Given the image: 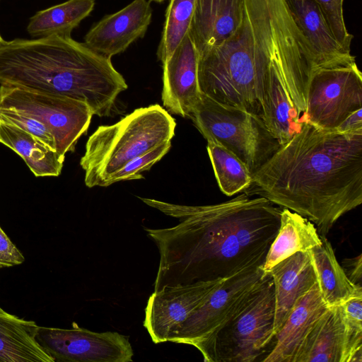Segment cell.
I'll return each instance as SVG.
<instances>
[{"label": "cell", "mask_w": 362, "mask_h": 362, "mask_svg": "<svg viewBox=\"0 0 362 362\" xmlns=\"http://www.w3.org/2000/svg\"><path fill=\"white\" fill-rule=\"evenodd\" d=\"M243 17V0H196L188 34L198 54L230 38Z\"/></svg>", "instance_id": "cell-16"}, {"label": "cell", "mask_w": 362, "mask_h": 362, "mask_svg": "<svg viewBox=\"0 0 362 362\" xmlns=\"http://www.w3.org/2000/svg\"><path fill=\"white\" fill-rule=\"evenodd\" d=\"M206 149L218 187L223 194L230 197L250 187L252 175L239 158L214 141H207Z\"/></svg>", "instance_id": "cell-26"}, {"label": "cell", "mask_w": 362, "mask_h": 362, "mask_svg": "<svg viewBox=\"0 0 362 362\" xmlns=\"http://www.w3.org/2000/svg\"><path fill=\"white\" fill-rule=\"evenodd\" d=\"M267 272L272 278L274 287L275 336L298 300L317 283V278L308 251L293 254Z\"/></svg>", "instance_id": "cell-19"}, {"label": "cell", "mask_w": 362, "mask_h": 362, "mask_svg": "<svg viewBox=\"0 0 362 362\" xmlns=\"http://www.w3.org/2000/svg\"><path fill=\"white\" fill-rule=\"evenodd\" d=\"M0 142L19 155L36 177L60 175L64 158L30 134L0 122Z\"/></svg>", "instance_id": "cell-23"}, {"label": "cell", "mask_w": 362, "mask_h": 362, "mask_svg": "<svg viewBox=\"0 0 362 362\" xmlns=\"http://www.w3.org/2000/svg\"><path fill=\"white\" fill-rule=\"evenodd\" d=\"M25 257L0 227V268L22 264Z\"/></svg>", "instance_id": "cell-31"}, {"label": "cell", "mask_w": 362, "mask_h": 362, "mask_svg": "<svg viewBox=\"0 0 362 362\" xmlns=\"http://www.w3.org/2000/svg\"><path fill=\"white\" fill-rule=\"evenodd\" d=\"M264 124L281 146L299 132L303 125L287 90L281 66L274 69L270 78Z\"/></svg>", "instance_id": "cell-24"}, {"label": "cell", "mask_w": 362, "mask_h": 362, "mask_svg": "<svg viewBox=\"0 0 362 362\" xmlns=\"http://www.w3.org/2000/svg\"><path fill=\"white\" fill-rule=\"evenodd\" d=\"M317 61L286 0H243V17L226 41L199 54L202 93L264 122L273 71H285L288 92L307 86Z\"/></svg>", "instance_id": "cell-2"}, {"label": "cell", "mask_w": 362, "mask_h": 362, "mask_svg": "<svg viewBox=\"0 0 362 362\" xmlns=\"http://www.w3.org/2000/svg\"><path fill=\"white\" fill-rule=\"evenodd\" d=\"M188 118L207 141L216 142L234 154L252 175L281 146L260 118L222 105L203 93Z\"/></svg>", "instance_id": "cell-7"}, {"label": "cell", "mask_w": 362, "mask_h": 362, "mask_svg": "<svg viewBox=\"0 0 362 362\" xmlns=\"http://www.w3.org/2000/svg\"><path fill=\"white\" fill-rule=\"evenodd\" d=\"M196 0H170L157 50L162 64L170 56L188 33Z\"/></svg>", "instance_id": "cell-27"}, {"label": "cell", "mask_w": 362, "mask_h": 362, "mask_svg": "<svg viewBox=\"0 0 362 362\" xmlns=\"http://www.w3.org/2000/svg\"><path fill=\"white\" fill-rule=\"evenodd\" d=\"M223 279L167 287L149 296L144 327L155 344L168 341L178 327L202 305Z\"/></svg>", "instance_id": "cell-13"}, {"label": "cell", "mask_w": 362, "mask_h": 362, "mask_svg": "<svg viewBox=\"0 0 362 362\" xmlns=\"http://www.w3.org/2000/svg\"><path fill=\"white\" fill-rule=\"evenodd\" d=\"M37 328L0 308V362H54L35 339Z\"/></svg>", "instance_id": "cell-20"}, {"label": "cell", "mask_w": 362, "mask_h": 362, "mask_svg": "<svg viewBox=\"0 0 362 362\" xmlns=\"http://www.w3.org/2000/svg\"><path fill=\"white\" fill-rule=\"evenodd\" d=\"M362 109V74L356 62L321 67L310 77L302 124L335 130L353 112Z\"/></svg>", "instance_id": "cell-9"}, {"label": "cell", "mask_w": 362, "mask_h": 362, "mask_svg": "<svg viewBox=\"0 0 362 362\" xmlns=\"http://www.w3.org/2000/svg\"><path fill=\"white\" fill-rule=\"evenodd\" d=\"M176 123L158 104L137 108L117 122L102 125L89 136L80 165L88 187H107L125 164L171 141Z\"/></svg>", "instance_id": "cell-5"}, {"label": "cell", "mask_w": 362, "mask_h": 362, "mask_svg": "<svg viewBox=\"0 0 362 362\" xmlns=\"http://www.w3.org/2000/svg\"><path fill=\"white\" fill-rule=\"evenodd\" d=\"M0 122L18 127L56 151L53 135L43 124L36 119L13 110L0 108Z\"/></svg>", "instance_id": "cell-30"}, {"label": "cell", "mask_w": 362, "mask_h": 362, "mask_svg": "<svg viewBox=\"0 0 362 362\" xmlns=\"http://www.w3.org/2000/svg\"><path fill=\"white\" fill-rule=\"evenodd\" d=\"M267 272L251 267L226 277L168 341L192 345L202 341L228 320L261 284Z\"/></svg>", "instance_id": "cell-10"}, {"label": "cell", "mask_w": 362, "mask_h": 362, "mask_svg": "<svg viewBox=\"0 0 362 362\" xmlns=\"http://www.w3.org/2000/svg\"><path fill=\"white\" fill-rule=\"evenodd\" d=\"M6 42V41H5L0 35V48L5 44Z\"/></svg>", "instance_id": "cell-35"}, {"label": "cell", "mask_w": 362, "mask_h": 362, "mask_svg": "<svg viewBox=\"0 0 362 362\" xmlns=\"http://www.w3.org/2000/svg\"><path fill=\"white\" fill-rule=\"evenodd\" d=\"M243 193L211 205L188 206L139 197L177 218L175 226L144 228L159 252L153 292L224 279L263 265L280 226L281 207Z\"/></svg>", "instance_id": "cell-1"}, {"label": "cell", "mask_w": 362, "mask_h": 362, "mask_svg": "<svg viewBox=\"0 0 362 362\" xmlns=\"http://www.w3.org/2000/svg\"><path fill=\"white\" fill-rule=\"evenodd\" d=\"M0 108L17 111L43 124L63 158L86 132L93 113L84 102L66 96L0 85Z\"/></svg>", "instance_id": "cell-8"}, {"label": "cell", "mask_w": 362, "mask_h": 362, "mask_svg": "<svg viewBox=\"0 0 362 362\" xmlns=\"http://www.w3.org/2000/svg\"><path fill=\"white\" fill-rule=\"evenodd\" d=\"M35 339L54 362H131L134 356L128 337L93 332L76 322L71 329L38 326Z\"/></svg>", "instance_id": "cell-11"}, {"label": "cell", "mask_w": 362, "mask_h": 362, "mask_svg": "<svg viewBox=\"0 0 362 362\" xmlns=\"http://www.w3.org/2000/svg\"><path fill=\"white\" fill-rule=\"evenodd\" d=\"M334 131L340 133L362 131V109L349 115Z\"/></svg>", "instance_id": "cell-34"}, {"label": "cell", "mask_w": 362, "mask_h": 362, "mask_svg": "<svg viewBox=\"0 0 362 362\" xmlns=\"http://www.w3.org/2000/svg\"><path fill=\"white\" fill-rule=\"evenodd\" d=\"M291 13L311 46L319 68L349 65L356 62L331 32L327 22L314 0H286Z\"/></svg>", "instance_id": "cell-18"}, {"label": "cell", "mask_w": 362, "mask_h": 362, "mask_svg": "<svg viewBox=\"0 0 362 362\" xmlns=\"http://www.w3.org/2000/svg\"><path fill=\"white\" fill-rule=\"evenodd\" d=\"M197 50L188 33L163 63L161 99L171 114L188 117L201 97Z\"/></svg>", "instance_id": "cell-14"}, {"label": "cell", "mask_w": 362, "mask_h": 362, "mask_svg": "<svg viewBox=\"0 0 362 362\" xmlns=\"http://www.w3.org/2000/svg\"><path fill=\"white\" fill-rule=\"evenodd\" d=\"M341 305L348 322L353 327L362 329V295L350 298Z\"/></svg>", "instance_id": "cell-32"}, {"label": "cell", "mask_w": 362, "mask_h": 362, "mask_svg": "<svg viewBox=\"0 0 362 362\" xmlns=\"http://www.w3.org/2000/svg\"><path fill=\"white\" fill-rule=\"evenodd\" d=\"M0 85L76 99L99 117L110 116L128 88L111 59L71 35L6 41L0 48Z\"/></svg>", "instance_id": "cell-4"}, {"label": "cell", "mask_w": 362, "mask_h": 362, "mask_svg": "<svg viewBox=\"0 0 362 362\" xmlns=\"http://www.w3.org/2000/svg\"><path fill=\"white\" fill-rule=\"evenodd\" d=\"M347 277L355 284L361 286L362 259L361 255L358 257L345 259L341 266Z\"/></svg>", "instance_id": "cell-33"}, {"label": "cell", "mask_w": 362, "mask_h": 362, "mask_svg": "<svg viewBox=\"0 0 362 362\" xmlns=\"http://www.w3.org/2000/svg\"><path fill=\"white\" fill-rule=\"evenodd\" d=\"M152 1H156V2H158V3H160V2H163V1L165 0H152Z\"/></svg>", "instance_id": "cell-36"}, {"label": "cell", "mask_w": 362, "mask_h": 362, "mask_svg": "<svg viewBox=\"0 0 362 362\" xmlns=\"http://www.w3.org/2000/svg\"><path fill=\"white\" fill-rule=\"evenodd\" d=\"M170 147L171 141L131 160L112 176L109 185L120 181L143 179L144 177L141 173L150 170L170 151Z\"/></svg>", "instance_id": "cell-28"}, {"label": "cell", "mask_w": 362, "mask_h": 362, "mask_svg": "<svg viewBox=\"0 0 362 362\" xmlns=\"http://www.w3.org/2000/svg\"><path fill=\"white\" fill-rule=\"evenodd\" d=\"M94 5V0H68L41 10L30 18L27 30L35 38L71 35L72 30L92 12Z\"/></svg>", "instance_id": "cell-25"}, {"label": "cell", "mask_w": 362, "mask_h": 362, "mask_svg": "<svg viewBox=\"0 0 362 362\" xmlns=\"http://www.w3.org/2000/svg\"><path fill=\"white\" fill-rule=\"evenodd\" d=\"M311 221L327 236L362 203V131L340 133L303 124L253 175L243 192Z\"/></svg>", "instance_id": "cell-3"}, {"label": "cell", "mask_w": 362, "mask_h": 362, "mask_svg": "<svg viewBox=\"0 0 362 362\" xmlns=\"http://www.w3.org/2000/svg\"><path fill=\"white\" fill-rule=\"evenodd\" d=\"M274 287L267 272L239 309L205 339L192 344L206 362H253L274 338ZM262 361V360H261Z\"/></svg>", "instance_id": "cell-6"}, {"label": "cell", "mask_w": 362, "mask_h": 362, "mask_svg": "<svg viewBox=\"0 0 362 362\" xmlns=\"http://www.w3.org/2000/svg\"><path fill=\"white\" fill-rule=\"evenodd\" d=\"M321 9L333 35L338 42L351 52L353 35L346 27L343 14V0H314Z\"/></svg>", "instance_id": "cell-29"}, {"label": "cell", "mask_w": 362, "mask_h": 362, "mask_svg": "<svg viewBox=\"0 0 362 362\" xmlns=\"http://www.w3.org/2000/svg\"><path fill=\"white\" fill-rule=\"evenodd\" d=\"M151 18L150 1L134 0L94 24L86 33L84 44L93 51L111 59L144 36Z\"/></svg>", "instance_id": "cell-15"}, {"label": "cell", "mask_w": 362, "mask_h": 362, "mask_svg": "<svg viewBox=\"0 0 362 362\" xmlns=\"http://www.w3.org/2000/svg\"><path fill=\"white\" fill-rule=\"evenodd\" d=\"M329 308L317 284L296 303L284 324L275 334L273 346L263 362H295L296 355L311 327Z\"/></svg>", "instance_id": "cell-17"}, {"label": "cell", "mask_w": 362, "mask_h": 362, "mask_svg": "<svg viewBox=\"0 0 362 362\" xmlns=\"http://www.w3.org/2000/svg\"><path fill=\"white\" fill-rule=\"evenodd\" d=\"M309 250L320 291L331 307L341 305L346 300L362 295V287L354 284L338 262L334 251L326 236Z\"/></svg>", "instance_id": "cell-21"}, {"label": "cell", "mask_w": 362, "mask_h": 362, "mask_svg": "<svg viewBox=\"0 0 362 362\" xmlns=\"http://www.w3.org/2000/svg\"><path fill=\"white\" fill-rule=\"evenodd\" d=\"M362 329L351 325L341 305L329 307L305 337L295 362H361Z\"/></svg>", "instance_id": "cell-12"}, {"label": "cell", "mask_w": 362, "mask_h": 362, "mask_svg": "<svg viewBox=\"0 0 362 362\" xmlns=\"http://www.w3.org/2000/svg\"><path fill=\"white\" fill-rule=\"evenodd\" d=\"M320 243L321 237L311 221L283 208L278 233L270 245L262 269L267 272L281 261L296 252L309 251Z\"/></svg>", "instance_id": "cell-22"}]
</instances>
